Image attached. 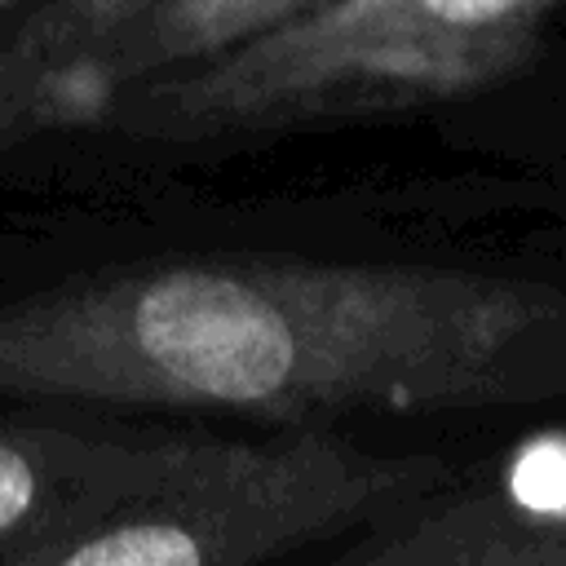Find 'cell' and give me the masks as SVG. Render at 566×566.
<instances>
[{"instance_id":"obj_1","label":"cell","mask_w":566,"mask_h":566,"mask_svg":"<svg viewBox=\"0 0 566 566\" xmlns=\"http://www.w3.org/2000/svg\"><path fill=\"white\" fill-rule=\"evenodd\" d=\"M0 398L261 424L566 398V287L296 256H150L0 296Z\"/></svg>"},{"instance_id":"obj_2","label":"cell","mask_w":566,"mask_h":566,"mask_svg":"<svg viewBox=\"0 0 566 566\" xmlns=\"http://www.w3.org/2000/svg\"><path fill=\"white\" fill-rule=\"evenodd\" d=\"M460 473L433 451H371L336 424H283L265 438L168 433L133 486L4 566H270Z\"/></svg>"},{"instance_id":"obj_3","label":"cell","mask_w":566,"mask_h":566,"mask_svg":"<svg viewBox=\"0 0 566 566\" xmlns=\"http://www.w3.org/2000/svg\"><path fill=\"white\" fill-rule=\"evenodd\" d=\"M164 447L168 433L57 411L0 416V566L133 486Z\"/></svg>"},{"instance_id":"obj_4","label":"cell","mask_w":566,"mask_h":566,"mask_svg":"<svg viewBox=\"0 0 566 566\" xmlns=\"http://www.w3.org/2000/svg\"><path fill=\"white\" fill-rule=\"evenodd\" d=\"M345 539L323 566H566V509L460 473Z\"/></svg>"},{"instance_id":"obj_5","label":"cell","mask_w":566,"mask_h":566,"mask_svg":"<svg viewBox=\"0 0 566 566\" xmlns=\"http://www.w3.org/2000/svg\"><path fill=\"white\" fill-rule=\"evenodd\" d=\"M314 4L323 0H155L133 22H124L44 80L31 106V137L53 128H84L93 111L119 88L159 71L203 62Z\"/></svg>"},{"instance_id":"obj_6","label":"cell","mask_w":566,"mask_h":566,"mask_svg":"<svg viewBox=\"0 0 566 566\" xmlns=\"http://www.w3.org/2000/svg\"><path fill=\"white\" fill-rule=\"evenodd\" d=\"M562 0H323L279 31L301 40H539Z\"/></svg>"},{"instance_id":"obj_7","label":"cell","mask_w":566,"mask_h":566,"mask_svg":"<svg viewBox=\"0 0 566 566\" xmlns=\"http://www.w3.org/2000/svg\"><path fill=\"white\" fill-rule=\"evenodd\" d=\"M155 0H49L0 40V155L31 142V106L44 80L133 22Z\"/></svg>"},{"instance_id":"obj_8","label":"cell","mask_w":566,"mask_h":566,"mask_svg":"<svg viewBox=\"0 0 566 566\" xmlns=\"http://www.w3.org/2000/svg\"><path fill=\"white\" fill-rule=\"evenodd\" d=\"M500 486L522 495V500L557 509L566 500V433H548V438L522 442Z\"/></svg>"},{"instance_id":"obj_9","label":"cell","mask_w":566,"mask_h":566,"mask_svg":"<svg viewBox=\"0 0 566 566\" xmlns=\"http://www.w3.org/2000/svg\"><path fill=\"white\" fill-rule=\"evenodd\" d=\"M9 4H13V0H0V13H4V9H9Z\"/></svg>"}]
</instances>
